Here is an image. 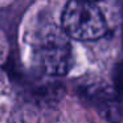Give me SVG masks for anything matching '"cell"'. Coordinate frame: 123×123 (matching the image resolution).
<instances>
[{
  "label": "cell",
  "instance_id": "1",
  "mask_svg": "<svg viewBox=\"0 0 123 123\" xmlns=\"http://www.w3.org/2000/svg\"><path fill=\"white\" fill-rule=\"evenodd\" d=\"M31 57L36 70L49 77L65 75L72 68V45L64 31L46 21L31 37Z\"/></svg>",
  "mask_w": 123,
  "mask_h": 123
},
{
  "label": "cell",
  "instance_id": "2",
  "mask_svg": "<svg viewBox=\"0 0 123 123\" xmlns=\"http://www.w3.org/2000/svg\"><path fill=\"white\" fill-rule=\"evenodd\" d=\"M61 29L70 38L93 41L106 35L107 23L97 4L87 1H70L62 11Z\"/></svg>",
  "mask_w": 123,
  "mask_h": 123
},
{
  "label": "cell",
  "instance_id": "3",
  "mask_svg": "<svg viewBox=\"0 0 123 123\" xmlns=\"http://www.w3.org/2000/svg\"><path fill=\"white\" fill-rule=\"evenodd\" d=\"M45 106L36 101L31 105H24V107L13 112L12 123H48L45 117Z\"/></svg>",
  "mask_w": 123,
  "mask_h": 123
}]
</instances>
